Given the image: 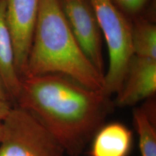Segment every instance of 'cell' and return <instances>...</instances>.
I'll use <instances>...</instances> for the list:
<instances>
[{"instance_id":"obj_13","label":"cell","mask_w":156,"mask_h":156,"mask_svg":"<svg viewBox=\"0 0 156 156\" xmlns=\"http://www.w3.org/2000/svg\"><path fill=\"white\" fill-rule=\"evenodd\" d=\"M12 107V103L9 101L0 100V121H3L7 116Z\"/></svg>"},{"instance_id":"obj_4","label":"cell","mask_w":156,"mask_h":156,"mask_svg":"<svg viewBox=\"0 0 156 156\" xmlns=\"http://www.w3.org/2000/svg\"><path fill=\"white\" fill-rule=\"evenodd\" d=\"M0 156H64V149L34 114L15 105L2 121Z\"/></svg>"},{"instance_id":"obj_7","label":"cell","mask_w":156,"mask_h":156,"mask_svg":"<svg viewBox=\"0 0 156 156\" xmlns=\"http://www.w3.org/2000/svg\"><path fill=\"white\" fill-rule=\"evenodd\" d=\"M156 93V59L132 56L124 83L116 94V104L134 106L152 98Z\"/></svg>"},{"instance_id":"obj_5","label":"cell","mask_w":156,"mask_h":156,"mask_svg":"<svg viewBox=\"0 0 156 156\" xmlns=\"http://www.w3.org/2000/svg\"><path fill=\"white\" fill-rule=\"evenodd\" d=\"M62 12L84 54L104 75L103 36L89 0H59Z\"/></svg>"},{"instance_id":"obj_1","label":"cell","mask_w":156,"mask_h":156,"mask_svg":"<svg viewBox=\"0 0 156 156\" xmlns=\"http://www.w3.org/2000/svg\"><path fill=\"white\" fill-rule=\"evenodd\" d=\"M16 106L34 114L68 156H80L112 112L110 96L62 75L25 77Z\"/></svg>"},{"instance_id":"obj_14","label":"cell","mask_w":156,"mask_h":156,"mask_svg":"<svg viewBox=\"0 0 156 156\" xmlns=\"http://www.w3.org/2000/svg\"><path fill=\"white\" fill-rule=\"evenodd\" d=\"M0 100L9 101V102L12 103L7 87L5 86V84L4 83L1 74H0Z\"/></svg>"},{"instance_id":"obj_2","label":"cell","mask_w":156,"mask_h":156,"mask_svg":"<svg viewBox=\"0 0 156 156\" xmlns=\"http://www.w3.org/2000/svg\"><path fill=\"white\" fill-rule=\"evenodd\" d=\"M48 74L66 76L90 89L103 91L104 75L81 49L62 12L59 0H40L23 77Z\"/></svg>"},{"instance_id":"obj_6","label":"cell","mask_w":156,"mask_h":156,"mask_svg":"<svg viewBox=\"0 0 156 156\" xmlns=\"http://www.w3.org/2000/svg\"><path fill=\"white\" fill-rule=\"evenodd\" d=\"M40 0H6V19L12 39L15 63L21 80L24 77Z\"/></svg>"},{"instance_id":"obj_15","label":"cell","mask_w":156,"mask_h":156,"mask_svg":"<svg viewBox=\"0 0 156 156\" xmlns=\"http://www.w3.org/2000/svg\"><path fill=\"white\" fill-rule=\"evenodd\" d=\"M3 133V124H2V121H0V140L2 139V136Z\"/></svg>"},{"instance_id":"obj_10","label":"cell","mask_w":156,"mask_h":156,"mask_svg":"<svg viewBox=\"0 0 156 156\" xmlns=\"http://www.w3.org/2000/svg\"><path fill=\"white\" fill-rule=\"evenodd\" d=\"M132 23L133 55L156 59V25L147 18L135 19Z\"/></svg>"},{"instance_id":"obj_3","label":"cell","mask_w":156,"mask_h":156,"mask_svg":"<svg viewBox=\"0 0 156 156\" xmlns=\"http://www.w3.org/2000/svg\"><path fill=\"white\" fill-rule=\"evenodd\" d=\"M108 52V67L104 74L103 92L116 95L124 83L133 56L132 23L113 0H89Z\"/></svg>"},{"instance_id":"obj_8","label":"cell","mask_w":156,"mask_h":156,"mask_svg":"<svg viewBox=\"0 0 156 156\" xmlns=\"http://www.w3.org/2000/svg\"><path fill=\"white\" fill-rule=\"evenodd\" d=\"M133 143L132 132L119 122L103 124L91 140L88 156H128Z\"/></svg>"},{"instance_id":"obj_12","label":"cell","mask_w":156,"mask_h":156,"mask_svg":"<svg viewBox=\"0 0 156 156\" xmlns=\"http://www.w3.org/2000/svg\"><path fill=\"white\" fill-rule=\"evenodd\" d=\"M113 2L126 16H129L141 12L149 0H113Z\"/></svg>"},{"instance_id":"obj_11","label":"cell","mask_w":156,"mask_h":156,"mask_svg":"<svg viewBox=\"0 0 156 156\" xmlns=\"http://www.w3.org/2000/svg\"><path fill=\"white\" fill-rule=\"evenodd\" d=\"M133 122L136 129L141 156H156V129L147 108H134Z\"/></svg>"},{"instance_id":"obj_9","label":"cell","mask_w":156,"mask_h":156,"mask_svg":"<svg viewBox=\"0 0 156 156\" xmlns=\"http://www.w3.org/2000/svg\"><path fill=\"white\" fill-rule=\"evenodd\" d=\"M6 0H0V74L15 103L21 87V78L15 63L12 39L6 19Z\"/></svg>"}]
</instances>
